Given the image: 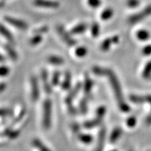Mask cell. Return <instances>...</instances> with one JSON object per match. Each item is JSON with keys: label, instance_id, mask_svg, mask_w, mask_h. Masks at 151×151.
Instances as JSON below:
<instances>
[{"label": "cell", "instance_id": "f907efd6", "mask_svg": "<svg viewBox=\"0 0 151 151\" xmlns=\"http://www.w3.org/2000/svg\"><path fill=\"white\" fill-rule=\"evenodd\" d=\"M150 78H151V77H150Z\"/></svg>", "mask_w": 151, "mask_h": 151}, {"label": "cell", "instance_id": "52a82bcc", "mask_svg": "<svg viewBox=\"0 0 151 151\" xmlns=\"http://www.w3.org/2000/svg\"><path fill=\"white\" fill-rule=\"evenodd\" d=\"M31 95L32 101H37L39 97V85H38V81L37 77H31Z\"/></svg>", "mask_w": 151, "mask_h": 151}, {"label": "cell", "instance_id": "f35d334b", "mask_svg": "<svg viewBox=\"0 0 151 151\" xmlns=\"http://www.w3.org/2000/svg\"><path fill=\"white\" fill-rule=\"evenodd\" d=\"M13 114L12 111L10 110V109H2L1 111V117L4 116H11V115Z\"/></svg>", "mask_w": 151, "mask_h": 151}, {"label": "cell", "instance_id": "7a4b0ae2", "mask_svg": "<svg viewBox=\"0 0 151 151\" xmlns=\"http://www.w3.org/2000/svg\"><path fill=\"white\" fill-rule=\"evenodd\" d=\"M52 102L51 100L46 99L43 104V126L48 129L51 124Z\"/></svg>", "mask_w": 151, "mask_h": 151}, {"label": "cell", "instance_id": "74e56055", "mask_svg": "<svg viewBox=\"0 0 151 151\" xmlns=\"http://www.w3.org/2000/svg\"><path fill=\"white\" fill-rule=\"evenodd\" d=\"M19 134H20V131L19 130H11L8 137H9V139H14L18 137Z\"/></svg>", "mask_w": 151, "mask_h": 151}, {"label": "cell", "instance_id": "7bdbcfd3", "mask_svg": "<svg viewBox=\"0 0 151 151\" xmlns=\"http://www.w3.org/2000/svg\"><path fill=\"white\" fill-rule=\"evenodd\" d=\"M72 130L74 133H78V132H79V130H80V127H79L78 124L76 123L73 124L72 126Z\"/></svg>", "mask_w": 151, "mask_h": 151}, {"label": "cell", "instance_id": "d6a6232c", "mask_svg": "<svg viewBox=\"0 0 151 151\" xmlns=\"http://www.w3.org/2000/svg\"><path fill=\"white\" fill-rule=\"evenodd\" d=\"M48 31V26H43V27L37 28L34 30V33L36 34V35H41V34L46 33Z\"/></svg>", "mask_w": 151, "mask_h": 151}, {"label": "cell", "instance_id": "836d02e7", "mask_svg": "<svg viewBox=\"0 0 151 151\" xmlns=\"http://www.w3.org/2000/svg\"><path fill=\"white\" fill-rule=\"evenodd\" d=\"M106 113V108L104 106H100L97 110V113H96V117L102 119L103 117L104 116Z\"/></svg>", "mask_w": 151, "mask_h": 151}, {"label": "cell", "instance_id": "2e32d148", "mask_svg": "<svg viewBox=\"0 0 151 151\" xmlns=\"http://www.w3.org/2000/svg\"><path fill=\"white\" fill-rule=\"evenodd\" d=\"M1 34L11 43H15L14 37H13L12 34H11L10 32V31H9V30L7 29V28H6L3 25V24H1Z\"/></svg>", "mask_w": 151, "mask_h": 151}, {"label": "cell", "instance_id": "277c9868", "mask_svg": "<svg viewBox=\"0 0 151 151\" xmlns=\"http://www.w3.org/2000/svg\"><path fill=\"white\" fill-rule=\"evenodd\" d=\"M57 30H58V32L60 36V37L62 38V40L65 41L68 46H73L76 44V41L71 37V35L66 31L63 26L60 25V24L58 25L57 27Z\"/></svg>", "mask_w": 151, "mask_h": 151}, {"label": "cell", "instance_id": "5bb4252c", "mask_svg": "<svg viewBox=\"0 0 151 151\" xmlns=\"http://www.w3.org/2000/svg\"><path fill=\"white\" fill-rule=\"evenodd\" d=\"M137 37L139 41H148L150 37V35L148 30L140 29L137 32Z\"/></svg>", "mask_w": 151, "mask_h": 151}, {"label": "cell", "instance_id": "4dcf8cb0", "mask_svg": "<svg viewBox=\"0 0 151 151\" xmlns=\"http://www.w3.org/2000/svg\"><path fill=\"white\" fill-rule=\"evenodd\" d=\"M140 0H127V6L128 7L132 9L137 8L140 4Z\"/></svg>", "mask_w": 151, "mask_h": 151}, {"label": "cell", "instance_id": "9c48e42d", "mask_svg": "<svg viewBox=\"0 0 151 151\" xmlns=\"http://www.w3.org/2000/svg\"><path fill=\"white\" fill-rule=\"evenodd\" d=\"M41 79H42V82L43 85V88H44V91L46 92L47 94H50L52 92V88L50 85L48 83V72L46 69H43L41 71Z\"/></svg>", "mask_w": 151, "mask_h": 151}, {"label": "cell", "instance_id": "8fae6325", "mask_svg": "<svg viewBox=\"0 0 151 151\" xmlns=\"http://www.w3.org/2000/svg\"><path fill=\"white\" fill-rule=\"evenodd\" d=\"M81 87H82V85H81V83H77L76 86L74 87L73 90H72L70 92H69V95L67 96V98H66V103L67 104V105L71 104L72 99L76 96L77 93L80 91V90L81 89Z\"/></svg>", "mask_w": 151, "mask_h": 151}, {"label": "cell", "instance_id": "f1b7e54d", "mask_svg": "<svg viewBox=\"0 0 151 151\" xmlns=\"http://www.w3.org/2000/svg\"><path fill=\"white\" fill-rule=\"evenodd\" d=\"M41 41H42V36L41 35H36L31 38V39L29 40V43L32 46H36L41 43Z\"/></svg>", "mask_w": 151, "mask_h": 151}, {"label": "cell", "instance_id": "484cf974", "mask_svg": "<svg viewBox=\"0 0 151 151\" xmlns=\"http://www.w3.org/2000/svg\"><path fill=\"white\" fill-rule=\"evenodd\" d=\"M111 43H112V41H111V38L106 39L105 40H104L103 42L101 43L100 48H101V50H103V51H107V50H109V49L110 48Z\"/></svg>", "mask_w": 151, "mask_h": 151}, {"label": "cell", "instance_id": "d6986e66", "mask_svg": "<svg viewBox=\"0 0 151 151\" xmlns=\"http://www.w3.org/2000/svg\"><path fill=\"white\" fill-rule=\"evenodd\" d=\"M47 60H48L49 63L54 65H60L64 63V60L62 59V58H60V57L56 55L49 56L48 58H47Z\"/></svg>", "mask_w": 151, "mask_h": 151}, {"label": "cell", "instance_id": "f546056e", "mask_svg": "<svg viewBox=\"0 0 151 151\" xmlns=\"http://www.w3.org/2000/svg\"><path fill=\"white\" fill-rule=\"evenodd\" d=\"M79 109H80V111L81 113L83 114H86L88 111V103H87L86 99H81L80 101V104H79Z\"/></svg>", "mask_w": 151, "mask_h": 151}, {"label": "cell", "instance_id": "9a60e30c", "mask_svg": "<svg viewBox=\"0 0 151 151\" xmlns=\"http://www.w3.org/2000/svg\"><path fill=\"white\" fill-rule=\"evenodd\" d=\"M92 86H93V83L89 76H86V78H85V81H84V86H83V90L85 94L86 95H88L91 92Z\"/></svg>", "mask_w": 151, "mask_h": 151}, {"label": "cell", "instance_id": "7c38bea8", "mask_svg": "<svg viewBox=\"0 0 151 151\" xmlns=\"http://www.w3.org/2000/svg\"><path fill=\"white\" fill-rule=\"evenodd\" d=\"M87 28H88V25L86 23L78 24L71 29L70 33L71 35H78V34L84 32L87 29Z\"/></svg>", "mask_w": 151, "mask_h": 151}, {"label": "cell", "instance_id": "4fadbf2b", "mask_svg": "<svg viewBox=\"0 0 151 151\" xmlns=\"http://www.w3.org/2000/svg\"><path fill=\"white\" fill-rule=\"evenodd\" d=\"M101 120L102 119L98 118V117H96V118L93 119V120H88L85 122L83 124L84 127H86V129H92V128L97 127L98 125L100 124V122H101Z\"/></svg>", "mask_w": 151, "mask_h": 151}, {"label": "cell", "instance_id": "8992f818", "mask_svg": "<svg viewBox=\"0 0 151 151\" xmlns=\"http://www.w3.org/2000/svg\"><path fill=\"white\" fill-rule=\"evenodd\" d=\"M34 4L37 6L48 9H56L60 6L59 1L55 0H35Z\"/></svg>", "mask_w": 151, "mask_h": 151}, {"label": "cell", "instance_id": "681fc988", "mask_svg": "<svg viewBox=\"0 0 151 151\" xmlns=\"http://www.w3.org/2000/svg\"><path fill=\"white\" fill-rule=\"evenodd\" d=\"M111 151H116V150H111Z\"/></svg>", "mask_w": 151, "mask_h": 151}, {"label": "cell", "instance_id": "30bf717a", "mask_svg": "<svg viewBox=\"0 0 151 151\" xmlns=\"http://www.w3.org/2000/svg\"><path fill=\"white\" fill-rule=\"evenodd\" d=\"M106 137V129L105 128H102L99 131V137H98V141H97V146L96 151H103L104 145Z\"/></svg>", "mask_w": 151, "mask_h": 151}, {"label": "cell", "instance_id": "4316f807", "mask_svg": "<svg viewBox=\"0 0 151 151\" xmlns=\"http://www.w3.org/2000/svg\"><path fill=\"white\" fill-rule=\"evenodd\" d=\"M99 25L97 22H94L91 26V33L93 37H97L99 35Z\"/></svg>", "mask_w": 151, "mask_h": 151}, {"label": "cell", "instance_id": "f6af8a7d", "mask_svg": "<svg viewBox=\"0 0 151 151\" xmlns=\"http://www.w3.org/2000/svg\"><path fill=\"white\" fill-rule=\"evenodd\" d=\"M146 122L147 124H151V115H149L146 117Z\"/></svg>", "mask_w": 151, "mask_h": 151}, {"label": "cell", "instance_id": "d4e9b609", "mask_svg": "<svg viewBox=\"0 0 151 151\" xmlns=\"http://www.w3.org/2000/svg\"><path fill=\"white\" fill-rule=\"evenodd\" d=\"M75 53L78 58H83L88 53V49L84 46L78 47L75 50Z\"/></svg>", "mask_w": 151, "mask_h": 151}, {"label": "cell", "instance_id": "e575fe53", "mask_svg": "<svg viewBox=\"0 0 151 151\" xmlns=\"http://www.w3.org/2000/svg\"><path fill=\"white\" fill-rule=\"evenodd\" d=\"M88 3L90 6L92 8H97L101 4V0H88Z\"/></svg>", "mask_w": 151, "mask_h": 151}, {"label": "cell", "instance_id": "6da1fadb", "mask_svg": "<svg viewBox=\"0 0 151 151\" xmlns=\"http://www.w3.org/2000/svg\"><path fill=\"white\" fill-rule=\"evenodd\" d=\"M106 76H108L111 86L113 88V92H114L115 96H116L117 99V102L118 103L119 108L124 113H127L128 111H129L130 109L129 106L127 104V103L124 101L121 90V87H120V83H119L116 75L115 74V73L112 70L108 69V73H107Z\"/></svg>", "mask_w": 151, "mask_h": 151}, {"label": "cell", "instance_id": "e0dca14e", "mask_svg": "<svg viewBox=\"0 0 151 151\" xmlns=\"http://www.w3.org/2000/svg\"><path fill=\"white\" fill-rule=\"evenodd\" d=\"M71 73L69 72V71H66L65 75V80H64L62 85V88H63L64 90H67L69 89V88H70L71 86Z\"/></svg>", "mask_w": 151, "mask_h": 151}, {"label": "cell", "instance_id": "44dd1931", "mask_svg": "<svg viewBox=\"0 0 151 151\" xmlns=\"http://www.w3.org/2000/svg\"><path fill=\"white\" fill-rule=\"evenodd\" d=\"M108 69H104V68L95 66V67H93V68H92V71L95 75L106 76L107 73H108Z\"/></svg>", "mask_w": 151, "mask_h": 151}, {"label": "cell", "instance_id": "83f0119b", "mask_svg": "<svg viewBox=\"0 0 151 151\" xmlns=\"http://www.w3.org/2000/svg\"><path fill=\"white\" fill-rule=\"evenodd\" d=\"M32 143L34 146L37 147V148L38 149H39L41 151H50L46 146H45L44 145H43V143L41 142V141L38 140V139H35Z\"/></svg>", "mask_w": 151, "mask_h": 151}, {"label": "cell", "instance_id": "60d3db41", "mask_svg": "<svg viewBox=\"0 0 151 151\" xmlns=\"http://www.w3.org/2000/svg\"><path fill=\"white\" fill-rule=\"evenodd\" d=\"M24 113H25V110H24V109H23L21 111H20V113H19L18 116H17L16 118H15V120H14V123L15 124V123H16V122H18V121H20V120H21L22 118H23Z\"/></svg>", "mask_w": 151, "mask_h": 151}, {"label": "cell", "instance_id": "ba28073f", "mask_svg": "<svg viewBox=\"0 0 151 151\" xmlns=\"http://www.w3.org/2000/svg\"><path fill=\"white\" fill-rule=\"evenodd\" d=\"M130 101L136 104H143V103H150L151 104V95L146 96H137L131 95L129 97Z\"/></svg>", "mask_w": 151, "mask_h": 151}, {"label": "cell", "instance_id": "d590c367", "mask_svg": "<svg viewBox=\"0 0 151 151\" xmlns=\"http://www.w3.org/2000/svg\"><path fill=\"white\" fill-rule=\"evenodd\" d=\"M136 122H137V120L135 117H129L127 120V125L129 127H133L135 126Z\"/></svg>", "mask_w": 151, "mask_h": 151}, {"label": "cell", "instance_id": "c3c4849f", "mask_svg": "<svg viewBox=\"0 0 151 151\" xmlns=\"http://www.w3.org/2000/svg\"><path fill=\"white\" fill-rule=\"evenodd\" d=\"M1 6L3 7L4 6V0H1Z\"/></svg>", "mask_w": 151, "mask_h": 151}, {"label": "cell", "instance_id": "b9f144b4", "mask_svg": "<svg viewBox=\"0 0 151 151\" xmlns=\"http://www.w3.org/2000/svg\"><path fill=\"white\" fill-rule=\"evenodd\" d=\"M69 106H68V109H69V113H71V114H72V115H75V114H76V109L74 107H73V106H71V104H69L68 105Z\"/></svg>", "mask_w": 151, "mask_h": 151}, {"label": "cell", "instance_id": "bcb514c9", "mask_svg": "<svg viewBox=\"0 0 151 151\" xmlns=\"http://www.w3.org/2000/svg\"><path fill=\"white\" fill-rule=\"evenodd\" d=\"M5 88H6V84L2 83L1 84V86H0V89H1V91H3V90H4Z\"/></svg>", "mask_w": 151, "mask_h": 151}, {"label": "cell", "instance_id": "ffe728a7", "mask_svg": "<svg viewBox=\"0 0 151 151\" xmlns=\"http://www.w3.org/2000/svg\"><path fill=\"white\" fill-rule=\"evenodd\" d=\"M122 134V129L120 127H116L113 129L110 137V141L111 143H114L118 140L120 135Z\"/></svg>", "mask_w": 151, "mask_h": 151}, {"label": "cell", "instance_id": "7402d4cb", "mask_svg": "<svg viewBox=\"0 0 151 151\" xmlns=\"http://www.w3.org/2000/svg\"><path fill=\"white\" fill-rule=\"evenodd\" d=\"M113 15V10L111 8H107L103 11L101 14V18L103 20H107L110 19Z\"/></svg>", "mask_w": 151, "mask_h": 151}, {"label": "cell", "instance_id": "7dc6e473", "mask_svg": "<svg viewBox=\"0 0 151 151\" xmlns=\"http://www.w3.org/2000/svg\"><path fill=\"white\" fill-rule=\"evenodd\" d=\"M4 59V55H1V61L3 62Z\"/></svg>", "mask_w": 151, "mask_h": 151}, {"label": "cell", "instance_id": "603a6c76", "mask_svg": "<svg viewBox=\"0 0 151 151\" xmlns=\"http://www.w3.org/2000/svg\"><path fill=\"white\" fill-rule=\"evenodd\" d=\"M142 76L144 78H148L151 77V60L149 61L145 66L143 69Z\"/></svg>", "mask_w": 151, "mask_h": 151}, {"label": "cell", "instance_id": "cb8c5ba5", "mask_svg": "<svg viewBox=\"0 0 151 151\" xmlns=\"http://www.w3.org/2000/svg\"><path fill=\"white\" fill-rule=\"evenodd\" d=\"M78 138L79 140L84 143H90L92 141V136L86 134H78Z\"/></svg>", "mask_w": 151, "mask_h": 151}, {"label": "cell", "instance_id": "5b68a950", "mask_svg": "<svg viewBox=\"0 0 151 151\" xmlns=\"http://www.w3.org/2000/svg\"><path fill=\"white\" fill-rule=\"evenodd\" d=\"M4 20H5V21L8 22L9 24L14 26V27H17L19 29L25 30V29H27L28 27L27 24L24 21H23V20L14 18H13V17L5 16Z\"/></svg>", "mask_w": 151, "mask_h": 151}, {"label": "cell", "instance_id": "8d00e7d4", "mask_svg": "<svg viewBox=\"0 0 151 151\" xmlns=\"http://www.w3.org/2000/svg\"><path fill=\"white\" fill-rule=\"evenodd\" d=\"M142 53L146 56L151 55V44H148L143 47L142 49Z\"/></svg>", "mask_w": 151, "mask_h": 151}, {"label": "cell", "instance_id": "1f68e13d", "mask_svg": "<svg viewBox=\"0 0 151 151\" xmlns=\"http://www.w3.org/2000/svg\"><path fill=\"white\" fill-rule=\"evenodd\" d=\"M60 73L59 71H55L53 73V76H52V84L53 86H57L59 83L60 81Z\"/></svg>", "mask_w": 151, "mask_h": 151}, {"label": "cell", "instance_id": "ee69618b", "mask_svg": "<svg viewBox=\"0 0 151 151\" xmlns=\"http://www.w3.org/2000/svg\"><path fill=\"white\" fill-rule=\"evenodd\" d=\"M111 41H112L113 43H118L119 42V37L117 35L113 36V37L111 38Z\"/></svg>", "mask_w": 151, "mask_h": 151}, {"label": "cell", "instance_id": "3957f363", "mask_svg": "<svg viewBox=\"0 0 151 151\" xmlns=\"http://www.w3.org/2000/svg\"><path fill=\"white\" fill-rule=\"evenodd\" d=\"M151 16V4L148 5V6L146 7L141 12L137 13V14L132 15L128 19V22L130 24H135L141 21L143 19H145L146 17Z\"/></svg>", "mask_w": 151, "mask_h": 151}, {"label": "cell", "instance_id": "ac0fdd59", "mask_svg": "<svg viewBox=\"0 0 151 151\" xmlns=\"http://www.w3.org/2000/svg\"><path fill=\"white\" fill-rule=\"evenodd\" d=\"M4 48L6 51L7 52L9 56L13 60H16L18 59V54H17L16 52L15 51L14 49L12 48V46L9 44H5L4 45Z\"/></svg>", "mask_w": 151, "mask_h": 151}, {"label": "cell", "instance_id": "ab89813d", "mask_svg": "<svg viewBox=\"0 0 151 151\" xmlns=\"http://www.w3.org/2000/svg\"><path fill=\"white\" fill-rule=\"evenodd\" d=\"M0 73H1V76H6L9 74V69L6 66H2L1 67V70H0Z\"/></svg>", "mask_w": 151, "mask_h": 151}]
</instances>
